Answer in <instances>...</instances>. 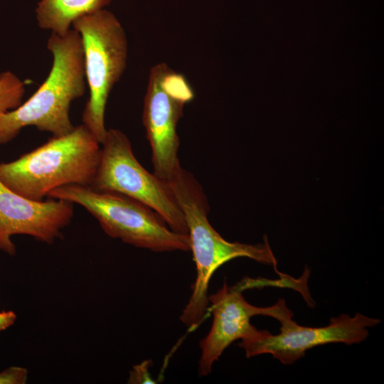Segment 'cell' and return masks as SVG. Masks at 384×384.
Listing matches in <instances>:
<instances>
[{"mask_svg":"<svg viewBox=\"0 0 384 384\" xmlns=\"http://www.w3.org/2000/svg\"><path fill=\"white\" fill-rule=\"evenodd\" d=\"M111 0H41L36 9L38 26L64 36L76 19L103 9Z\"/></svg>","mask_w":384,"mask_h":384,"instance_id":"11","label":"cell"},{"mask_svg":"<svg viewBox=\"0 0 384 384\" xmlns=\"http://www.w3.org/2000/svg\"><path fill=\"white\" fill-rule=\"evenodd\" d=\"M73 216V203L69 201L31 200L0 181V250L11 256L16 251L12 235H26L50 245L62 238V230Z\"/></svg>","mask_w":384,"mask_h":384,"instance_id":"10","label":"cell"},{"mask_svg":"<svg viewBox=\"0 0 384 384\" xmlns=\"http://www.w3.org/2000/svg\"><path fill=\"white\" fill-rule=\"evenodd\" d=\"M28 374V370L25 368L11 366L0 372V384H25Z\"/></svg>","mask_w":384,"mask_h":384,"instance_id":"13","label":"cell"},{"mask_svg":"<svg viewBox=\"0 0 384 384\" xmlns=\"http://www.w3.org/2000/svg\"><path fill=\"white\" fill-rule=\"evenodd\" d=\"M100 144L82 124L13 161L0 163V181L16 193L37 201L63 186H90L100 162Z\"/></svg>","mask_w":384,"mask_h":384,"instance_id":"3","label":"cell"},{"mask_svg":"<svg viewBox=\"0 0 384 384\" xmlns=\"http://www.w3.org/2000/svg\"><path fill=\"white\" fill-rule=\"evenodd\" d=\"M72 26L81 37L90 91L82 124L102 144L107 131L105 112L108 97L127 66L126 32L116 16L104 9L76 19Z\"/></svg>","mask_w":384,"mask_h":384,"instance_id":"5","label":"cell"},{"mask_svg":"<svg viewBox=\"0 0 384 384\" xmlns=\"http://www.w3.org/2000/svg\"><path fill=\"white\" fill-rule=\"evenodd\" d=\"M47 48L53 56L50 73L24 103L0 117V144L11 142L28 126L49 132L53 137L66 135L75 127L70 119V107L86 89L80 35L74 29L64 36L51 33Z\"/></svg>","mask_w":384,"mask_h":384,"instance_id":"2","label":"cell"},{"mask_svg":"<svg viewBox=\"0 0 384 384\" xmlns=\"http://www.w3.org/2000/svg\"><path fill=\"white\" fill-rule=\"evenodd\" d=\"M48 196L84 207L107 235L125 243L154 252L191 251L188 234L172 230L153 209L123 194L70 184Z\"/></svg>","mask_w":384,"mask_h":384,"instance_id":"4","label":"cell"},{"mask_svg":"<svg viewBox=\"0 0 384 384\" xmlns=\"http://www.w3.org/2000/svg\"><path fill=\"white\" fill-rule=\"evenodd\" d=\"M292 311L284 305L275 319L279 321L280 332L274 335L267 330L257 329L241 339L238 346L247 358L269 353L282 364L291 365L304 356L306 351L331 343H358L368 336V329L380 320L357 313L354 316L343 314L331 318L329 325L306 327L292 319Z\"/></svg>","mask_w":384,"mask_h":384,"instance_id":"7","label":"cell"},{"mask_svg":"<svg viewBox=\"0 0 384 384\" xmlns=\"http://www.w3.org/2000/svg\"><path fill=\"white\" fill-rule=\"evenodd\" d=\"M16 320V315L13 311H0V331L14 325Z\"/></svg>","mask_w":384,"mask_h":384,"instance_id":"15","label":"cell"},{"mask_svg":"<svg viewBox=\"0 0 384 384\" xmlns=\"http://www.w3.org/2000/svg\"><path fill=\"white\" fill-rule=\"evenodd\" d=\"M101 145L100 165L90 187L135 199L156 211L172 230L188 234L184 216L168 182L142 166L126 134L109 129Z\"/></svg>","mask_w":384,"mask_h":384,"instance_id":"6","label":"cell"},{"mask_svg":"<svg viewBox=\"0 0 384 384\" xmlns=\"http://www.w3.org/2000/svg\"><path fill=\"white\" fill-rule=\"evenodd\" d=\"M25 93L23 82L14 73H0V117L22 104Z\"/></svg>","mask_w":384,"mask_h":384,"instance_id":"12","label":"cell"},{"mask_svg":"<svg viewBox=\"0 0 384 384\" xmlns=\"http://www.w3.org/2000/svg\"><path fill=\"white\" fill-rule=\"evenodd\" d=\"M149 361L139 365L134 366L130 371L129 383H154L148 372Z\"/></svg>","mask_w":384,"mask_h":384,"instance_id":"14","label":"cell"},{"mask_svg":"<svg viewBox=\"0 0 384 384\" xmlns=\"http://www.w3.org/2000/svg\"><path fill=\"white\" fill-rule=\"evenodd\" d=\"M280 284L279 279L247 278L233 286H228L225 282L215 294L208 296L213 318L210 331L200 341V376L211 372L213 364L233 341L245 338L257 329L251 324V317L262 315L275 319L284 302V299H279L271 306H255L245 300L242 292L258 286L280 287Z\"/></svg>","mask_w":384,"mask_h":384,"instance_id":"8","label":"cell"},{"mask_svg":"<svg viewBox=\"0 0 384 384\" xmlns=\"http://www.w3.org/2000/svg\"><path fill=\"white\" fill-rule=\"evenodd\" d=\"M167 182L184 216L196 266L192 294L180 316L186 326L195 327L204 317L209 304L210 279L225 262L245 257L272 265L279 277L283 275L277 270V260L267 238L257 245L230 242L213 228L208 219L210 207L207 197L191 172L181 166Z\"/></svg>","mask_w":384,"mask_h":384,"instance_id":"1","label":"cell"},{"mask_svg":"<svg viewBox=\"0 0 384 384\" xmlns=\"http://www.w3.org/2000/svg\"><path fill=\"white\" fill-rule=\"evenodd\" d=\"M168 67L162 63L151 68L142 114L151 149L154 174L166 182L181 167L178 156L180 141L176 129L187 103L166 88L164 76Z\"/></svg>","mask_w":384,"mask_h":384,"instance_id":"9","label":"cell"}]
</instances>
